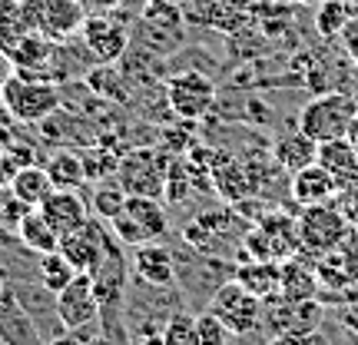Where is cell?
<instances>
[{
  "mask_svg": "<svg viewBox=\"0 0 358 345\" xmlns=\"http://www.w3.org/2000/svg\"><path fill=\"white\" fill-rule=\"evenodd\" d=\"M196 335H199V345H229V329H226V322L216 319L209 309H206L203 316H196Z\"/></svg>",
  "mask_w": 358,
  "mask_h": 345,
  "instance_id": "cell-29",
  "label": "cell"
},
{
  "mask_svg": "<svg viewBox=\"0 0 358 345\" xmlns=\"http://www.w3.org/2000/svg\"><path fill=\"white\" fill-rule=\"evenodd\" d=\"M116 183L123 186L127 196H153V199H159L166 192V169L150 150H133V153L120 156Z\"/></svg>",
  "mask_w": 358,
  "mask_h": 345,
  "instance_id": "cell-7",
  "label": "cell"
},
{
  "mask_svg": "<svg viewBox=\"0 0 358 345\" xmlns=\"http://www.w3.org/2000/svg\"><path fill=\"white\" fill-rule=\"evenodd\" d=\"M17 239H20L34 256H43V253L60 249V236H57V230H53L47 219L40 216V209H30V213L20 219V226H17Z\"/></svg>",
  "mask_w": 358,
  "mask_h": 345,
  "instance_id": "cell-23",
  "label": "cell"
},
{
  "mask_svg": "<svg viewBox=\"0 0 358 345\" xmlns=\"http://www.w3.org/2000/svg\"><path fill=\"white\" fill-rule=\"evenodd\" d=\"M163 345H199V335H196V316L173 312L169 322L163 325Z\"/></svg>",
  "mask_w": 358,
  "mask_h": 345,
  "instance_id": "cell-27",
  "label": "cell"
},
{
  "mask_svg": "<svg viewBox=\"0 0 358 345\" xmlns=\"http://www.w3.org/2000/svg\"><path fill=\"white\" fill-rule=\"evenodd\" d=\"M319 316L322 309L315 299H308V302H289V299H268L266 302V316L262 322H272V329L275 335H295V332H312V329H319Z\"/></svg>",
  "mask_w": 358,
  "mask_h": 345,
  "instance_id": "cell-13",
  "label": "cell"
},
{
  "mask_svg": "<svg viewBox=\"0 0 358 345\" xmlns=\"http://www.w3.org/2000/svg\"><path fill=\"white\" fill-rule=\"evenodd\" d=\"M50 345H90V342H83L77 332H64V335H57Z\"/></svg>",
  "mask_w": 358,
  "mask_h": 345,
  "instance_id": "cell-34",
  "label": "cell"
},
{
  "mask_svg": "<svg viewBox=\"0 0 358 345\" xmlns=\"http://www.w3.org/2000/svg\"><path fill=\"white\" fill-rule=\"evenodd\" d=\"M209 312H213L216 319L226 322V329H229L232 335H249L262 325L266 302H262L259 295L249 293L245 286H239L236 279H229L213 293V299H209Z\"/></svg>",
  "mask_w": 358,
  "mask_h": 345,
  "instance_id": "cell-5",
  "label": "cell"
},
{
  "mask_svg": "<svg viewBox=\"0 0 358 345\" xmlns=\"http://www.w3.org/2000/svg\"><path fill=\"white\" fill-rule=\"evenodd\" d=\"M292 199L302 209H308V206H325V203H335V196H338V183L332 179V173L322 167V163H312V167L299 169V173H292Z\"/></svg>",
  "mask_w": 358,
  "mask_h": 345,
  "instance_id": "cell-15",
  "label": "cell"
},
{
  "mask_svg": "<svg viewBox=\"0 0 358 345\" xmlns=\"http://www.w3.org/2000/svg\"><path fill=\"white\" fill-rule=\"evenodd\" d=\"M348 143L358 150V116H355V123H352V129H348Z\"/></svg>",
  "mask_w": 358,
  "mask_h": 345,
  "instance_id": "cell-35",
  "label": "cell"
},
{
  "mask_svg": "<svg viewBox=\"0 0 358 345\" xmlns=\"http://www.w3.org/2000/svg\"><path fill=\"white\" fill-rule=\"evenodd\" d=\"M345 3H348V10H352V13L358 17V0H345Z\"/></svg>",
  "mask_w": 358,
  "mask_h": 345,
  "instance_id": "cell-36",
  "label": "cell"
},
{
  "mask_svg": "<svg viewBox=\"0 0 358 345\" xmlns=\"http://www.w3.org/2000/svg\"><path fill=\"white\" fill-rule=\"evenodd\" d=\"M80 43L96 64H113L127 53V30L103 13H90L80 27Z\"/></svg>",
  "mask_w": 358,
  "mask_h": 345,
  "instance_id": "cell-11",
  "label": "cell"
},
{
  "mask_svg": "<svg viewBox=\"0 0 358 345\" xmlns=\"http://www.w3.org/2000/svg\"><path fill=\"white\" fill-rule=\"evenodd\" d=\"M57 312H60V322H64L66 332L90 329L93 322L100 319V299H96L90 272H80L64 293H57Z\"/></svg>",
  "mask_w": 358,
  "mask_h": 345,
  "instance_id": "cell-9",
  "label": "cell"
},
{
  "mask_svg": "<svg viewBox=\"0 0 358 345\" xmlns=\"http://www.w3.org/2000/svg\"><path fill=\"white\" fill-rule=\"evenodd\" d=\"M133 266L143 282H150L153 289H169L176 282V259L163 243H143L133 249Z\"/></svg>",
  "mask_w": 358,
  "mask_h": 345,
  "instance_id": "cell-16",
  "label": "cell"
},
{
  "mask_svg": "<svg viewBox=\"0 0 358 345\" xmlns=\"http://www.w3.org/2000/svg\"><path fill=\"white\" fill-rule=\"evenodd\" d=\"M110 246V226H103L100 219H87V226H80L70 236H60V253L70 259V266L77 272H93L106 256Z\"/></svg>",
  "mask_w": 358,
  "mask_h": 345,
  "instance_id": "cell-10",
  "label": "cell"
},
{
  "mask_svg": "<svg viewBox=\"0 0 358 345\" xmlns=\"http://www.w3.org/2000/svg\"><path fill=\"white\" fill-rule=\"evenodd\" d=\"M7 289V276H3V269H0V293Z\"/></svg>",
  "mask_w": 358,
  "mask_h": 345,
  "instance_id": "cell-37",
  "label": "cell"
},
{
  "mask_svg": "<svg viewBox=\"0 0 358 345\" xmlns=\"http://www.w3.org/2000/svg\"><path fill=\"white\" fill-rule=\"evenodd\" d=\"M7 190H10L24 206L40 209V206L53 196L57 186L50 183V176H47V169L43 167H20L10 179H7Z\"/></svg>",
  "mask_w": 358,
  "mask_h": 345,
  "instance_id": "cell-20",
  "label": "cell"
},
{
  "mask_svg": "<svg viewBox=\"0 0 358 345\" xmlns=\"http://www.w3.org/2000/svg\"><path fill=\"white\" fill-rule=\"evenodd\" d=\"M123 213L136 219V226H140L150 239H159L163 232H166V209L159 199L153 196H127V206H123Z\"/></svg>",
  "mask_w": 358,
  "mask_h": 345,
  "instance_id": "cell-24",
  "label": "cell"
},
{
  "mask_svg": "<svg viewBox=\"0 0 358 345\" xmlns=\"http://www.w3.org/2000/svg\"><path fill=\"white\" fill-rule=\"evenodd\" d=\"M20 17L30 30H40L53 40H66L80 34L90 13L83 0H20Z\"/></svg>",
  "mask_w": 358,
  "mask_h": 345,
  "instance_id": "cell-6",
  "label": "cell"
},
{
  "mask_svg": "<svg viewBox=\"0 0 358 345\" xmlns=\"http://www.w3.org/2000/svg\"><path fill=\"white\" fill-rule=\"evenodd\" d=\"M358 116V106L345 93H319L302 106L299 113V129L308 140L329 143V140H345L352 123Z\"/></svg>",
  "mask_w": 358,
  "mask_h": 345,
  "instance_id": "cell-3",
  "label": "cell"
},
{
  "mask_svg": "<svg viewBox=\"0 0 358 345\" xmlns=\"http://www.w3.org/2000/svg\"><path fill=\"white\" fill-rule=\"evenodd\" d=\"M319 276H315V262L306 266V256H295L289 262H282V299L289 302H308L319 299Z\"/></svg>",
  "mask_w": 358,
  "mask_h": 345,
  "instance_id": "cell-19",
  "label": "cell"
},
{
  "mask_svg": "<svg viewBox=\"0 0 358 345\" xmlns=\"http://www.w3.org/2000/svg\"><path fill=\"white\" fill-rule=\"evenodd\" d=\"M348 236H352V223L342 216V209L335 203L308 206V209H302V216H299V246H302L299 256L315 262V259L342 249Z\"/></svg>",
  "mask_w": 358,
  "mask_h": 345,
  "instance_id": "cell-2",
  "label": "cell"
},
{
  "mask_svg": "<svg viewBox=\"0 0 358 345\" xmlns=\"http://www.w3.org/2000/svg\"><path fill=\"white\" fill-rule=\"evenodd\" d=\"M123 206H127V192L120 183H110V186H96V196H93V209H96V216L100 219H110L120 216L123 213Z\"/></svg>",
  "mask_w": 358,
  "mask_h": 345,
  "instance_id": "cell-28",
  "label": "cell"
},
{
  "mask_svg": "<svg viewBox=\"0 0 358 345\" xmlns=\"http://www.w3.org/2000/svg\"><path fill=\"white\" fill-rule=\"evenodd\" d=\"M90 345H106V342H90Z\"/></svg>",
  "mask_w": 358,
  "mask_h": 345,
  "instance_id": "cell-38",
  "label": "cell"
},
{
  "mask_svg": "<svg viewBox=\"0 0 358 345\" xmlns=\"http://www.w3.org/2000/svg\"><path fill=\"white\" fill-rule=\"evenodd\" d=\"M0 106L17 123H40V120L57 113V106H60V87L50 77L13 70L3 93H0Z\"/></svg>",
  "mask_w": 358,
  "mask_h": 345,
  "instance_id": "cell-1",
  "label": "cell"
},
{
  "mask_svg": "<svg viewBox=\"0 0 358 345\" xmlns=\"http://www.w3.org/2000/svg\"><path fill=\"white\" fill-rule=\"evenodd\" d=\"M322 167L332 173V179L338 183V190H352L358 186V150L345 140H329L319 143V160Z\"/></svg>",
  "mask_w": 358,
  "mask_h": 345,
  "instance_id": "cell-17",
  "label": "cell"
},
{
  "mask_svg": "<svg viewBox=\"0 0 358 345\" xmlns=\"http://www.w3.org/2000/svg\"><path fill=\"white\" fill-rule=\"evenodd\" d=\"M342 43H345L348 57H352V60H355V66H358V17H352V20H348V27L342 30Z\"/></svg>",
  "mask_w": 358,
  "mask_h": 345,
  "instance_id": "cell-31",
  "label": "cell"
},
{
  "mask_svg": "<svg viewBox=\"0 0 358 345\" xmlns=\"http://www.w3.org/2000/svg\"><path fill=\"white\" fill-rule=\"evenodd\" d=\"M342 262H345V276L352 286H358V243H345L342 249Z\"/></svg>",
  "mask_w": 358,
  "mask_h": 345,
  "instance_id": "cell-30",
  "label": "cell"
},
{
  "mask_svg": "<svg viewBox=\"0 0 358 345\" xmlns=\"http://www.w3.org/2000/svg\"><path fill=\"white\" fill-rule=\"evenodd\" d=\"M0 342L3 345H50L47 335L40 332V325L30 319L17 295L10 289L0 293Z\"/></svg>",
  "mask_w": 358,
  "mask_h": 345,
  "instance_id": "cell-12",
  "label": "cell"
},
{
  "mask_svg": "<svg viewBox=\"0 0 358 345\" xmlns=\"http://www.w3.org/2000/svg\"><path fill=\"white\" fill-rule=\"evenodd\" d=\"M319 160V143L308 140L302 129H295V133H285L279 143H275V163L282 169H289V173H299V169L312 167Z\"/></svg>",
  "mask_w": 358,
  "mask_h": 345,
  "instance_id": "cell-21",
  "label": "cell"
},
{
  "mask_svg": "<svg viewBox=\"0 0 358 345\" xmlns=\"http://www.w3.org/2000/svg\"><path fill=\"white\" fill-rule=\"evenodd\" d=\"M232 279L245 286L252 295H259L262 302L275 299L282 293V262H262V259H249L245 266L236 269Z\"/></svg>",
  "mask_w": 358,
  "mask_h": 345,
  "instance_id": "cell-18",
  "label": "cell"
},
{
  "mask_svg": "<svg viewBox=\"0 0 358 345\" xmlns=\"http://www.w3.org/2000/svg\"><path fill=\"white\" fill-rule=\"evenodd\" d=\"M43 169H47V176H50V183L57 186V190H80V186L90 179L87 160H83L80 153H73V150L53 153Z\"/></svg>",
  "mask_w": 358,
  "mask_h": 345,
  "instance_id": "cell-22",
  "label": "cell"
},
{
  "mask_svg": "<svg viewBox=\"0 0 358 345\" xmlns=\"http://www.w3.org/2000/svg\"><path fill=\"white\" fill-rule=\"evenodd\" d=\"M13 73V64H10V57L0 50V93H3V87H7V80H10Z\"/></svg>",
  "mask_w": 358,
  "mask_h": 345,
  "instance_id": "cell-32",
  "label": "cell"
},
{
  "mask_svg": "<svg viewBox=\"0 0 358 345\" xmlns=\"http://www.w3.org/2000/svg\"><path fill=\"white\" fill-rule=\"evenodd\" d=\"M77 276H80V272L70 266V259H66L60 249L37 256V282L43 286V289H50V293H64V289L77 279Z\"/></svg>",
  "mask_w": 358,
  "mask_h": 345,
  "instance_id": "cell-25",
  "label": "cell"
},
{
  "mask_svg": "<svg viewBox=\"0 0 358 345\" xmlns=\"http://www.w3.org/2000/svg\"><path fill=\"white\" fill-rule=\"evenodd\" d=\"M355 13L348 10L345 0H322L319 10H315V27H319L322 37H342V30L348 27Z\"/></svg>",
  "mask_w": 358,
  "mask_h": 345,
  "instance_id": "cell-26",
  "label": "cell"
},
{
  "mask_svg": "<svg viewBox=\"0 0 358 345\" xmlns=\"http://www.w3.org/2000/svg\"><path fill=\"white\" fill-rule=\"evenodd\" d=\"M245 253L262 262H289L302 253L299 246V219L285 213H268L259 219L256 230L245 236Z\"/></svg>",
  "mask_w": 358,
  "mask_h": 345,
  "instance_id": "cell-4",
  "label": "cell"
},
{
  "mask_svg": "<svg viewBox=\"0 0 358 345\" xmlns=\"http://www.w3.org/2000/svg\"><path fill=\"white\" fill-rule=\"evenodd\" d=\"M268 345H306V342H302V335L295 332V335H272Z\"/></svg>",
  "mask_w": 358,
  "mask_h": 345,
  "instance_id": "cell-33",
  "label": "cell"
},
{
  "mask_svg": "<svg viewBox=\"0 0 358 345\" xmlns=\"http://www.w3.org/2000/svg\"><path fill=\"white\" fill-rule=\"evenodd\" d=\"M40 216L57 230V236H70V232H77L80 226H87L90 209L77 190H53L50 199L40 206Z\"/></svg>",
  "mask_w": 358,
  "mask_h": 345,
  "instance_id": "cell-14",
  "label": "cell"
},
{
  "mask_svg": "<svg viewBox=\"0 0 358 345\" xmlns=\"http://www.w3.org/2000/svg\"><path fill=\"white\" fill-rule=\"evenodd\" d=\"M166 100H169V110L179 120H203L213 110V103H216V87H213L209 77L189 70V73H179V77L169 80Z\"/></svg>",
  "mask_w": 358,
  "mask_h": 345,
  "instance_id": "cell-8",
  "label": "cell"
}]
</instances>
